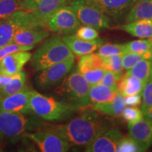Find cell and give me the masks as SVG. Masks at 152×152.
<instances>
[{
  "label": "cell",
  "instance_id": "obj_1",
  "mask_svg": "<svg viewBox=\"0 0 152 152\" xmlns=\"http://www.w3.org/2000/svg\"><path fill=\"white\" fill-rule=\"evenodd\" d=\"M71 146H86L110 128L108 121L92 106L63 125L52 126Z\"/></svg>",
  "mask_w": 152,
  "mask_h": 152
},
{
  "label": "cell",
  "instance_id": "obj_2",
  "mask_svg": "<svg viewBox=\"0 0 152 152\" xmlns=\"http://www.w3.org/2000/svg\"><path fill=\"white\" fill-rule=\"evenodd\" d=\"M45 126L42 119L33 113H23L0 111V132L11 143H16L27 133Z\"/></svg>",
  "mask_w": 152,
  "mask_h": 152
},
{
  "label": "cell",
  "instance_id": "obj_3",
  "mask_svg": "<svg viewBox=\"0 0 152 152\" xmlns=\"http://www.w3.org/2000/svg\"><path fill=\"white\" fill-rule=\"evenodd\" d=\"M90 90V85L76 68L55 89L54 94L61 102L79 109H85L91 104Z\"/></svg>",
  "mask_w": 152,
  "mask_h": 152
},
{
  "label": "cell",
  "instance_id": "obj_4",
  "mask_svg": "<svg viewBox=\"0 0 152 152\" xmlns=\"http://www.w3.org/2000/svg\"><path fill=\"white\" fill-rule=\"evenodd\" d=\"M73 53L62 37L54 35L47 38L31 57V65L36 71H41L49 66L73 58Z\"/></svg>",
  "mask_w": 152,
  "mask_h": 152
},
{
  "label": "cell",
  "instance_id": "obj_5",
  "mask_svg": "<svg viewBox=\"0 0 152 152\" xmlns=\"http://www.w3.org/2000/svg\"><path fill=\"white\" fill-rule=\"evenodd\" d=\"M30 106L32 113L47 121H64L79 110L52 96H45L33 90L30 95Z\"/></svg>",
  "mask_w": 152,
  "mask_h": 152
},
{
  "label": "cell",
  "instance_id": "obj_6",
  "mask_svg": "<svg viewBox=\"0 0 152 152\" xmlns=\"http://www.w3.org/2000/svg\"><path fill=\"white\" fill-rule=\"evenodd\" d=\"M68 0H23L22 11L26 12L30 26L46 27L50 17Z\"/></svg>",
  "mask_w": 152,
  "mask_h": 152
},
{
  "label": "cell",
  "instance_id": "obj_7",
  "mask_svg": "<svg viewBox=\"0 0 152 152\" xmlns=\"http://www.w3.org/2000/svg\"><path fill=\"white\" fill-rule=\"evenodd\" d=\"M31 140L42 152H66L72 146L52 126L43 127L25 136Z\"/></svg>",
  "mask_w": 152,
  "mask_h": 152
},
{
  "label": "cell",
  "instance_id": "obj_8",
  "mask_svg": "<svg viewBox=\"0 0 152 152\" xmlns=\"http://www.w3.org/2000/svg\"><path fill=\"white\" fill-rule=\"evenodd\" d=\"M78 18L71 5L66 4L58 9L49 19L47 28L59 35H72L80 26Z\"/></svg>",
  "mask_w": 152,
  "mask_h": 152
},
{
  "label": "cell",
  "instance_id": "obj_9",
  "mask_svg": "<svg viewBox=\"0 0 152 152\" xmlns=\"http://www.w3.org/2000/svg\"><path fill=\"white\" fill-rule=\"evenodd\" d=\"M74 64L75 57H73L45 68L36 77V85L42 90H47L59 84L71 71Z\"/></svg>",
  "mask_w": 152,
  "mask_h": 152
},
{
  "label": "cell",
  "instance_id": "obj_10",
  "mask_svg": "<svg viewBox=\"0 0 152 152\" xmlns=\"http://www.w3.org/2000/svg\"><path fill=\"white\" fill-rule=\"evenodd\" d=\"M69 4L75 11L80 24L90 26L96 30L111 27V18L99 9L73 1H70Z\"/></svg>",
  "mask_w": 152,
  "mask_h": 152
},
{
  "label": "cell",
  "instance_id": "obj_11",
  "mask_svg": "<svg viewBox=\"0 0 152 152\" xmlns=\"http://www.w3.org/2000/svg\"><path fill=\"white\" fill-rule=\"evenodd\" d=\"M94 7L109 16L118 20L125 17L137 0H73Z\"/></svg>",
  "mask_w": 152,
  "mask_h": 152
},
{
  "label": "cell",
  "instance_id": "obj_12",
  "mask_svg": "<svg viewBox=\"0 0 152 152\" xmlns=\"http://www.w3.org/2000/svg\"><path fill=\"white\" fill-rule=\"evenodd\" d=\"M32 90L27 85L21 90L7 96H0V111L16 113H32L30 99Z\"/></svg>",
  "mask_w": 152,
  "mask_h": 152
},
{
  "label": "cell",
  "instance_id": "obj_13",
  "mask_svg": "<svg viewBox=\"0 0 152 152\" xmlns=\"http://www.w3.org/2000/svg\"><path fill=\"white\" fill-rule=\"evenodd\" d=\"M23 26H29L24 11H17L9 18L0 20V48L12 43L17 30Z\"/></svg>",
  "mask_w": 152,
  "mask_h": 152
},
{
  "label": "cell",
  "instance_id": "obj_14",
  "mask_svg": "<svg viewBox=\"0 0 152 152\" xmlns=\"http://www.w3.org/2000/svg\"><path fill=\"white\" fill-rule=\"evenodd\" d=\"M121 131L117 128H109L85 147L87 152H114L122 138Z\"/></svg>",
  "mask_w": 152,
  "mask_h": 152
},
{
  "label": "cell",
  "instance_id": "obj_15",
  "mask_svg": "<svg viewBox=\"0 0 152 152\" xmlns=\"http://www.w3.org/2000/svg\"><path fill=\"white\" fill-rule=\"evenodd\" d=\"M130 137L145 151L152 145V121L145 117L134 123H128Z\"/></svg>",
  "mask_w": 152,
  "mask_h": 152
},
{
  "label": "cell",
  "instance_id": "obj_16",
  "mask_svg": "<svg viewBox=\"0 0 152 152\" xmlns=\"http://www.w3.org/2000/svg\"><path fill=\"white\" fill-rule=\"evenodd\" d=\"M49 30L42 26H23L15 33L12 43L21 45H35L47 39Z\"/></svg>",
  "mask_w": 152,
  "mask_h": 152
},
{
  "label": "cell",
  "instance_id": "obj_17",
  "mask_svg": "<svg viewBox=\"0 0 152 152\" xmlns=\"http://www.w3.org/2000/svg\"><path fill=\"white\" fill-rule=\"evenodd\" d=\"M32 54L28 51H19L7 55L0 62V74L4 76H14L20 71L30 61Z\"/></svg>",
  "mask_w": 152,
  "mask_h": 152
},
{
  "label": "cell",
  "instance_id": "obj_18",
  "mask_svg": "<svg viewBox=\"0 0 152 152\" xmlns=\"http://www.w3.org/2000/svg\"><path fill=\"white\" fill-rule=\"evenodd\" d=\"M62 39L73 54H75L77 56H83L84 55L92 54L97 50L101 45L104 44L103 39L99 38L94 40L87 41L80 39L75 35V34L64 35Z\"/></svg>",
  "mask_w": 152,
  "mask_h": 152
},
{
  "label": "cell",
  "instance_id": "obj_19",
  "mask_svg": "<svg viewBox=\"0 0 152 152\" xmlns=\"http://www.w3.org/2000/svg\"><path fill=\"white\" fill-rule=\"evenodd\" d=\"M119 28L140 39L152 38V19L134 20L120 26Z\"/></svg>",
  "mask_w": 152,
  "mask_h": 152
},
{
  "label": "cell",
  "instance_id": "obj_20",
  "mask_svg": "<svg viewBox=\"0 0 152 152\" xmlns=\"http://www.w3.org/2000/svg\"><path fill=\"white\" fill-rule=\"evenodd\" d=\"M125 106L126 105L125 103L124 96H123L118 92L112 100L103 104H93L92 108L94 111L103 115L118 117L122 115Z\"/></svg>",
  "mask_w": 152,
  "mask_h": 152
},
{
  "label": "cell",
  "instance_id": "obj_21",
  "mask_svg": "<svg viewBox=\"0 0 152 152\" xmlns=\"http://www.w3.org/2000/svg\"><path fill=\"white\" fill-rule=\"evenodd\" d=\"M145 83L127 73L123 74L118 83V89L123 96L142 94Z\"/></svg>",
  "mask_w": 152,
  "mask_h": 152
},
{
  "label": "cell",
  "instance_id": "obj_22",
  "mask_svg": "<svg viewBox=\"0 0 152 152\" xmlns=\"http://www.w3.org/2000/svg\"><path fill=\"white\" fill-rule=\"evenodd\" d=\"M152 19V0H137L125 16L126 23Z\"/></svg>",
  "mask_w": 152,
  "mask_h": 152
},
{
  "label": "cell",
  "instance_id": "obj_23",
  "mask_svg": "<svg viewBox=\"0 0 152 152\" xmlns=\"http://www.w3.org/2000/svg\"><path fill=\"white\" fill-rule=\"evenodd\" d=\"M118 92L101 83L90 85V102L92 105L106 103L113 99Z\"/></svg>",
  "mask_w": 152,
  "mask_h": 152
},
{
  "label": "cell",
  "instance_id": "obj_24",
  "mask_svg": "<svg viewBox=\"0 0 152 152\" xmlns=\"http://www.w3.org/2000/svg\"><path fill=\"white\" fill-rule=\"evenodd\" d=\"M137 78L147 83L152 77V60L142 59L137 62L126 72Z\"/></svg>",
  "mask_w": 152,
  "mask_h": 152
},
{
  "label": "cell",
  "instance_id": "obj_25",
  "mask_svg": "<svg viewBox=\"0 0 152 152\" xmlns=\"http://www.w3.org/2000/svg\"><path fill=\"white\" fill-rule=\"evenodd\" d=\"M26 73L20 71L14 75L10 83L0 85V96H7L20 91L26 85Z\"/></svg>",
  "mask_w": 152,
  "mask_h": 152
},
{
  "label": "cell",
  "instance_id": "obj_26",
  "mask_svg": "<svg viewBox=\"0 0 152 152\" xmlns=\"http://www.w3.org/2000/svg\"><path fill=\"white\" fill-rule=\"evenodd\" d=\"M104 68L102 58L97 54H89L83 56L77 64V69L81 73Z\"/></svg>",
  "mask_w": 152,
  "mask_h": 152
},
{
  "label": "cell",
  "instance_id": "obj_27",
  "mask_svg": "<svg viewBox=\"0 0 152 152\" xmlns=\"http://www.w3.org/2000/svg\"><path fill=\"white\" fill-rule=\"evenodd\" d=\"M123 55H113L106 57H102L103 60L104 68L106 71L113 72L115 74L118 80L121 79L123 75V70L122 64Z\"/></svg>",
  "mask_w": 152,
  "mask_h": 152
},
{
  "label": "cell",
  "instance_id": "obj_28",
  "mask_svg": "<svg viewBox=\"0 0 152 152\" xmlns=\"http://www.w3.org/2000/svg\"><path fill=\"white\" fill-rule=\"evenodd\" d=\"M22 9L23 0H0V20L9 18Z\"/></svg>",
  "mask_w": 152,
  "mask_h": 152
},
{
  "label": "cell",
  "instance_id": "obj_29",
  "mask_svg": "<svg viewBox=\"0 0 152 152\" xmlns=\"http://www.w3.org/2000/svg\"><path fill=\"white\" fill-rule=\"evenodd\" d=\"M127 52H134L142 54L152 48V38L131 41L125 44Z\"/></svg>",
  "mask_w": 152,
  "mask_h": 152
},
{
  "label": "cell",
  "instance_id": "obj_30",
  "mask_svg": "<svg viewBox=\"0 0 152 152\" xmlns=\"http://www.w3.org/2000/svg\"><path fill=\"white\" fill-rule=\"evenodd\" d=\"M127 53L125 45L121 44H103L98 49L97 54L101 57H106L113 55H123Z\"/></svg>",
  "mask_w": 152,
  "mask_h": 152
},
{
  "label": "cell",
  "instance_id": "obj_31",
  "mask_svg": "<svg viewBox=\"0 0 152 152\" xmlns=\"http://www.w3.org/2000/svg\"><path fill=\"white\" fill-rule=\"evenodd\" d=\"M141 110L144 115L152 106V77L145 83L142 92Z\"/></svg>",
  "mask_w": 152,
  "mask_h": 152
},
{
  "label": "cell",
  "instance_id": "obj_32",
  "mask_svg": "<svg viewBox=\"0 0 152 152\" xmlns=\"http://www.w3.org/2000/svg\"><path fill=\"white\" fill-rule=\"evenodd\" d=\"M118 152H140L144 151L136 142H134L130 136L122 137L117 146Z\"/></svg>",
  "mask_w": 152,
  "mask_h": 152
},
{
  "label": "cell",
  "instance_id": "obj_33",
  "mask_svg": "<svg viewBox=\"0 0 152 152\" xmlns=\"http://www.w3.org/2000/svg\"><path fill=\"white\" fill-rule=\"evenodd\" d=\"M34 45H21L16 43H10L0 48V62L9 54L19 51H30L34 48Z\"/></svg>",
  "mask_w": 152,
  "mask_h": 152
},
{
  "label": "cell",
  "instance_id": "obj_34",
  "mask_svg": "<svg viewBox=\"0 0 152 152\" xmlns=\"http://www.w3.org/2000/svg\"><path fill=\"white\" fill-rule=\"evenodd\" d=\"M75 35L80 39L87 41L94 40L99 38L97 30L87 26H81V27L80 26L77 31L75 32Z\"/></svg>",
  "mask_w": 152,
  "mask_h": 152
},
{
  "label": "cell",
  "instance_id": "obj_35",
  "mask_svg": "<svg viewBox=\"0 0 152 152\" xmlns=\"http://www.w3.org/2000/svg\"><path fill=\"white\" fill-rule=\"evenodd\" d=\"M121 115L128 123L136 122L144 118V114L142 110H140L137 106L125 107Z\"/></svg>",
  "mask_w": 152,
  "mask_h": 152
},
{
  "label": "cell",
  "instance_id": "obj_36",
  "mask_svg": "<svg viewBox=\"0 0 152 152\" xmlns=\"http://www.w3.org/2000/svg\"><path fill=\"white\" fill-rule=\"evenodd\" d=\"M106 71V70L104 68H99L93 71L85 72L82 74L89 84L93 85L101 83Z\"/></svg>",
  "mask_w": 152,
  "mask_h": 152
},
{
  "label": "cell",
  "instance_id": "obj_37",
  "mask_svg": "<svg viewBox=\"0 0 152 152\" xmlns=\"http://www.w3.org/2000/svg\"><path fill=\"white\" fill-rule=\"evenodd\" d=\"M144 59L143 54L134 52H127L122 56V64L125 70L128 71L139 61Z\"/></svg>",
  "mask_w": 152,
  "mask_h": 152
},
{
  "label": "cell",
  "instance_id": "obj_38",
  "mask_svg": "<svg viewBox=\"0 0 152 152\" xmlns=\"http://www.w3.org/2000/svg\"><path fill=\"white\" fill-rule=\"evenodd\" d=\"M118 80L115 74L109 71H106L103 78L101 81V83L106 85V86L109 87V88L112 89L113 90L118 92Z\"/></svg>",
  "mask_w": 152,
  "mask_h": 152
},
{
  "label": "cell",
  "instance_id": "obj_39",
  "mask_svg": "<svg viewBox=\"0 0 152 152\" xmlns=\"http://www.w3.org/2000/svg\"><path fill=\"white\" fill-rule=\"evenodd\" d=\"M126 106H137L142 104V94H133L124 97Z\"/></svg>",
  "mask_w": 152,
  "mask_h": 152
},
{
  "label": "cell",
  "instance_id": "obj_40",
  "mask_svg": "<svg viewBox=\"0 0 152 152\" xmlns=\"http://www.w3.org/2000/svg\"><path fill=\"white\" fill-rule=\"evenodd\" d=\"M4 138L3 134L0 132V151H4Z\"/></svg>",
  "mask_w": 152,
  "mask_h": 152
},
{
  "label": "cell",
  "instance_id": "obj_41",
  "mask_svg": "<svg viewBox=\"0 0 152 152\" xmlns=\"http://www.w3.org/2000/svg\"><path fill=\"white\" fill-rule=\"evenodd\" d=\"M145 117L148 118L152 121V106L149 109V111L147 112V113L145 114Z\"/></svg>",
  "mask_w": 152,
  "mask_h": 152
},
{
  "label": "cell",
  "instance_id": "obj_42",
  "mask_svg": "<svg viewBox=\"0 0 152 152\" xmlns=\"http://www.w3.org/2000/svg\"><path fill=\"white\" fill-rule=\"evenodd\" d=\"M68 1H73V0H68Z\"/></svg>",
  "mask_w": 152,
  "mask_h": 152
}]
</instances>
